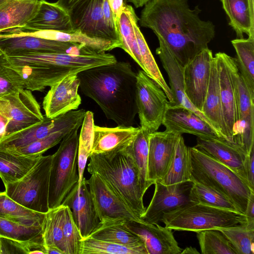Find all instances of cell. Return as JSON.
Segmentation results:
<instances>
[{
  "label": "cell",
  "mask_w": 254,
  "mask_h": 254,
  "mask_svg": "<svg viewBox=\"0 0 254 254\" xmlns=\"http://www.w3.org/2000/svg\"><path fill=\"white\" fill-rule=\"evenodd\" d=\"M189 0H151L142 10L139 22L151 29L160 47L168 50L183 66L208 48L215 37V25L200 19L201 10L191 9Z\"/></svg>",
  "instance_id": "1"
},
{
  "label": "cell",
  "mask_w": 254,
  "mask_h": 254,
  "mask_svg": "<svg viewBox=\"0 0 254 254\" xmlns=\"http://www.w3.org/2000/svg\"><path fill=\"white\" fill-rule=\"evenodd\" d=\"M136 75L129 63L117 61L77 73L82 93L97 104L108 119L127 127L132 126L137 114Z\"/></svg>",
  "instance_id": "2"
},
{
  "label": "cell",
  "mask_w": 254,
  "mask_h": 254,
  "mask_svg": "<svg viewBox=\"0 0 254 254\" xmlns=\"http://www.w3.org/2000/svg\"><path fill=\"white\" fill-rule=\"evenodd\" d=\"M1 57L5 64L19 76L25 88L31 91H42L69 75L117 61L112 54L86 48L77 54H3Z\"/></svg>",
  "instance_id": "3"
},
{
  "label": "cell",
  "mask_w": 254,
  "mask_h": 254,
  "mask_svg": "<svg viewBox=\"0 0 254 254\" xmlns=\"http://www.w3.org/2000/svg\"><path fill=\"white\" fill-rule=\"evenodd\" d=\"M127 147L113 154H91L87 171L90 174H98L140 217L145 209L143 201L144 195L139 184L138 169Z\"/></svg>",
  "instance_id": "4"
},
{
  "label": "cell",
  "mask_w": 254,
  "mask_h": 254,
  "mask_svg": "<svg viewBox=\"0 0 254 254\" xmlns=\"http://www.w3.org/2000/svg\"><path fill=\"white\" fill-rule=\"evenodd\" d=\"M190 181L211 188L228 197L245 214L249 199L254 192L247 182L230 168L203 150L190 147Z\"/></svg>",
  "instance_id": "5"
},
{
  "label": "cell",
  "mask_w": 254,
  "mask_h": 254,
  "mask_svg": "<svg viewBox=\"0 0 254 254\" xmlns=\"http://www.w3.org/2000/svg\"><path fill=\"white\" fill-rule=\"evenodd\" d=\"M161 222L171 230L196 233L247 225L245 215L239 211L192 202L164 213Z\"/></svg>",
  "instance_id": "6"
},
{
  "label": "cell",
  "mask_w": 254,
  "mask_h": 254,
  "mask_svg": "<svg viewBox=\"0 0 254 254\" xmlns=\"http://www.w3.org/2000/svg\"><path fill=\"white\" fill-rule=\"evenodd\" d=\"M78 129H75L65 136L57 151L52 155L49 181V209L61 205L72 188L78 182Z\"/></svg>",
  "instance_id": "7"
},
{
  "label": "cell",
  "mask_w": 254,
  "mask_h": 254,
  "mask_svg": "<svg viewBox=\"0 0 254 254\" xmlns=\"http://www.w3.org/2000/svg\"><path fill=\"white\" fill-rule=\"evenodd\" d=\"M52 155H42L22 178L4 185L6 194L22 206L46 213L49 209V192Z\"/></svg>",
  "instance_id": "8"
},
{
  "label": "cell",
  "mask_w": 254,
  "mask_h": 254,
  "mask_svg": "<svg viewBox=\"0 0 254 254\" xmlns=\"http://www.w3.org/2000/svg\"><path fill=\"white\" fill-rule=\"evenodd\" d=\"M136 103L141 128L149 133L156 131L169 102L164 91L142 70L136 75Z\"/></svg>",
  "instance_id": "9"
},
{
  "label": "cell",
  "mask_w": 254,
  "mask_h": 254,
  "mask_svg": "<svg viewBox=\"0 0 254 254\" xmlns=\"http://www.w3.org/2000/svg\"><path fill=\"white\" fill-rule=\"evenodd\" d=\"M86 111L84 109L68 112L54 118L44 116L40 123L0 140V148L13 150L23 147L53 133L74 130L82 125Z\"/></svg>",
  "instance_id": "10"
},
{
  "label": "cell",
  "mask_w": 254,
  "mask_h": 254,
  "mask_svg": "<svg viewBox=\"0 0 254 254\" xmlns=\"http://www.w3.org/2000/svg\"><path fill=\"white\" fill-rule=\"evenodd\" d=\"M103 1L79 0L72 6L67 12L73 30L89 37L121 43L118 34L111 29L105 21Z\"/></svg>",
  "instance_id": "11"
},
{
  "label": "cell",
  "mask_w": 254,
  "mask_h": 254,
  "mask_svg": "<svg viewBox=\"0 0 254 254\" xmlns=\"http://www.w3.org/2000/svg\"><path fill=\"white\" fill-rule=\"evenodd\" d=\"M229 63L235 87L239 115L234 143L248 154L254 146V97L240 73L235 58L229 56Z\"/></svg>",
  "instance_id": "12"
},
{
  "label": "cell",
  "mask_w": 254,
  "mask_h": 254,
  "mask_svg": "<svg viewBox=\"0 0 254 254\" xmlns=\"http://www.w3.org/2000/svg\"><path fill=\"white\" fill-rule=\"evenodd\" d=\"M154 185L152 199L140 217L144 223L159 224L164 213L191 203L189 198L191 181L171 185H165L156 181Z\"/></svg>",
  "instance_id": "13"
},
{
  "label": "cell",
  "mask_w": 254,
  "mask_h": 254,
  "mask_svg": "<svg viewBox=\"0 0 254 254\" xmlns=\"http://www.w3.org/2000/svg\"><path fill=\"white\" fill-rule=\"evenodd\" d=\"M86 182L100 221L122 219L144 223L109 188L98 174H91Z\"/></svg>",
  "instance_id": "14"
},
{
  "label": "cell",
  "mask_w": 254,
  "mask_h": 254,
  "mask_svg": "<svg viewBox=\"0 0 254 254\" xmlns=\"http://www.w3.org/2000/svg\"><path fill=\"white\" fill-rule=\"evenodd\" d=\"M213 57L211 50L208 48L199 52L184 66L185 92L192 104L200 111L208 86Z\"/></svg>",
  "instance_id": "15"
},
{
  "label": "cell",
  "mask_w": 254,
  "mask_h": 254,
  "mask_svg": "<svg viewBox=\"0 0 254 254\" xmlns=\"http://www.w3.org/2000/svg\"><path fill=\"white\" fill-rule=\"evenodd\" d=\"M3 97L7 102L10 119L3 137L25 129L44 119L40 106L30 90L19 89Z\"/></svg>",
  "instance_id": "16"
},
{
  "label": "cell",
  "mask_w": 254,
  "mask_h": 254,
  "mask_svg": "<svg viewBox=\"0 0 254 254\" xmlns=\"http://www.w3.org/2000/svg\"><path fill=\"white\" fill-rule=\"evenodd\" d=\"M180 135L166 129L149 133L147 181L150 187L160 182L167 173Z\"/></svg>",
  "instance_id": "17"
},
{
  "label": "cell",
  "mask_w": 254,
  "mask_h": 254,
  "mask_svg": "<svg viewBox=\"0 0 254 254\" xmlns=\"http://www.w3.org/2000/svg\"><path fill=\"white\" fill-rule=\"evenodd\" d=\"M229 56L218 52L215 55L219 71L220 94L227 140L234 143L239 123L236 92L229 63Z\"/></svg>",
  "instance_id": "18"
},
{
  "label": "cell",
  "mask_w": 254,
  "mask_h": 254,
  "mask_svg": "<svg viewBox=\"0 0 254 254\" xmlns=\"http://www.w3.org/2000/svg\"><path fill=\"white\" fill-rule=\"evenodd\" d=\"M86 180L83 178L79 187L76 184L62 203L71 210L82 239L88 237L100 222Z\"/></svg>",
  "instance_id": "19"
},
{
  "label": "cell",
  "mask_w": 254,
  "mask_h": 254,
  "mask_svg": "<svg viewBox=\"0 0 254 254\" xmlns=\"http://www.w3.org/2000/svg\"><path fill=\"white\" fill-rule=\"evenodd\" d=\"M79 84L77 74H73L50 86L42 103L45 116L54 118L77 110L81 103L78 93Z\"/></svg>",
  "instance_id": "20"
},
{
  "label": "cell",
  "mask_w": 254,
  "mask_h": 254,
  "mask_svg": "<svg viewBox=\"0 0 254 254\" xmlns=\"http://www.w3.org/2000/svg\"><path fill=\"white\" fill-rule=\"evenodd\" d=\"M21 36L73 43L79 44L97 53L106 52L121 47V44L119 42L89 37L77 30L71 32H63L54 30H36L22 27L10 30L0 35V39Z\"/></svg>",
  "instance_id": "21"
},
{
  "label": "cell",
  "mask_w": 254,
  "mask_h": 254,
  "mask_svg": "<svg viewBox=\"0 0 254 254\" xmlns=\"http://www.w3.org/2000/svg\"><path fill=\"white\" fill-rule=\"evenodd\" d=\"M162 125L166 130L178 134L189 133L197 137L222 138L207 123L193 112L170 103Z\"/></svg>",
  "instance_id": "22"
},
{
  "label": "cell",
  "mask_w": 254,
  "mask_h": 254,
  "mask_svg": "<svg viewBox=\"0 0 254 254\" xmlns=\"http://www.w3.org/2000/svg\"><path fill=\"white\" fill-rule=\"evenodd\" d=\"M125 225L142 240L148 254H181L183 250L172 230L165 226L128 221L125 222Z\"/></svg>",
  "instance_id": "23"
},
{
  "label": "cell",
  "mask_w": 254,
  "mask_h": 254,
  "mask_svg": "<svg viewBox=\"0 0 254 254\" xmlns=\"http://www.w3.org/2000/svg\"><path fill=\"white\" fill-rule=\"evenodd\" d=\"M83 48L85 47L73 43L28 36H15L0 39V49L6 56L28 53H67L71 49H75L80 51Z\"/></svg>",
  "instance_id": "24"
},
{
  "label": "cell",
  "mask_w": 254,
  "mask_h": 254,
  "mask_svg": "<svg viewBox=\"0 0 254 254\" xmlns=\"http://www.w3.org/2000/svg\"><path fill=\"white\" fill-rule=\"evenodd\" d=\"M194 146L230 168L248 184L245 169L248 154L238 145L222 138L197 137Z\"/></svg>",
  "instance_id": "25"
},
{
  "label": "cell",
  "mask_w": 254,
  "mask_h": 254,
  "mask_svg": "<svg viewBox=\"0 0 254 254\" xmlns=\"http://www.w3.org/2000/svg\"><path fill=\"white\" fill-rule=\"evenodd\" d=\"M139 129L140 127H107L95 125L91 154H110L124 150L131 143Z\"/></svg>",
  "instance_id": "26"
},
{
  "label": "cell",
  "mask_w": 254,
  "mask_h": 254,
  "mask_svg": "<svg viewBox=\"0 0 254 254\" xmlns=\"http://www.w3.org/2000/svg\"><path fill=\"white\" fill-rule=\"evenodd\" d=\"M156 54L159 57L162 65L168 76L169 87L174 99V103L172 104L183 107L193 112L207 123L217 132L206 117L192 104L186 96L184 90L183 80L184 66L166 49L158 47L156 50Z\"/></svg>",
  "instance_id": "27"
},
{
  "label": "cell",
  "mask_w": 254,
  "mask_h": 254,
  "mask_svg": "<svg viewBox=\"0 0 254 254\" xmlns=\"http://www.w3.org/2000/svg\"><path fill=\"white\" fill-rule=\"evenodd\" d=\"M201 111L219 135L227 140L220 98L219 71L217 61L214 57L211 64L208 86Z\"/></svg>",
  "instance_id": "28"
},
{
  "label": "cell",
  "mask_w": 254,
  "mask_h": 254,
  "mask_svg": "<svg viewBox=\"0 0 254 254\" xmlns=\"http://www.w3.org/2000/svg\"><path fill=\"white\" fill-rule=\"evenodd\" d=\"M24 27L63 32L74 31L68 12L56 2L50 3L45 0L40 2L37 13Z\"/></svg>",
  "instance_id": "29"
},
{
  "label": "cell",
  "mask_w": 254,
  "mask_h": 254,
  "mask_svg": "<svg viewBox=\"0 0 254 254\" xmlns=\"http://www.w3.org/2000/svg\"><path fill=\"white\" fill-rule=\"evenodd\" d=\"M40 4L23 0H0V35L25 26L37 13Z\"/></svg>",
  "instance_id": "30"
},
{
  "label": "cell",
  "mask_w": 254,
  "mask_h": 254,
  "mask_svg": "<svg viewBox=\"0 0 254 254\" xmlns=\"http://www.w3.org/2000/svg\"><path fill=\"white\" fill-rule=\"evenodd\" d=\"M237 38H254V0H220Z\"/></svg>",
  "instance_id": "31"
},
{
  "label": "cell",
  "mask_w": 254,
  "mask_h": 254,
  "mask_svg": "<svg viewBox=\"0 0 254 254\" xmlns=\"http://www.w3.org/2000/svg\"><path fill=\"white\" fill-rule=\"evenodd\" d=\"M126 221L112 219L100 221L97 227L88 237L128 247L146 250L142 240L125 226Z\"/></svg>",
  "instance_id": "32"
},
{
  "label": "cell",
  "mask_w": 254,
  "mask_h": 254,
  "mask_svg": "<svg viewBox=\"0 0 254 254\" xmlns=\"http://www.w3.org/2000/svg\"><path fill=\"white\" fill-rule=\"evenodd\" d=\"M42 155H22L0 148V178L4 185L18 181Z\"/></svg>",
  "instance_id": "33"
},
{
  "label": "cell",
  "mask_w": 254,
  "mask_h": 254,
  "mask_svg": "<svg viewBox=\"0 0 254 254\" xmlns=\"http://www.w3.org/2000/svg\"><path fill=\"white\" fill-rule=\"evenodd\" d=\"M190 177V147L186 145L181 134L177 141L174 155L168 170L160 182L165 185H171L191 181Z\"/></svg>",
  "instance_id": "34"
},
{
  "label": "cell",
  "mask_w": 254,
  "mask_h": 254,
  "mask_svg": "<svg viewBox=\"0 0 254 254\" xmlns=\"http://www.w3.org/2000/svg\"><path fill=\"white\" fill-rule=\"evenodd\" d=\"M138 18L131 5L126 3L118 23V33L121 48L127 52L140 66L141 57L133 23Z\"/></svg>",
  "instance_id": "35"
},
{
  "label": "cell",
  "mask_w": 254,
  "mask_h": 254,
  "mask_svg": "<svg viewBox=\"0 0 254 254\" xmlns=\"http://www.w3.org/2000/svg\"><path fill=\"white\" fill-rule=\"evenodd\" d=\"M231 43L236 51L235 60L239 71L254 97V38H237Z\"/></svg>",
  "instance_id": "36"
},
{
  "label": "cell",
  "mask_w": 254,
  "mask_h": 254,
  "mask_svg": "<svg viewBox=\"0 0 254 254\" xmlns=\"http://www.w3.org/2000/svg\"><path fill=\"white\" fill-rule=\"evenodd\" d=\"M45 213L27 208L0 192V217L26 225L43 226Z\"/></svg>",
  "instance_id": "37"
},
{
  "label": "cell",
  "mask_w": 254,
  "mask_h": 254,
  "mask_svg": "<svg viewBox=\"0 0 254 254\" xmlns=\"http://www.w3.org/2000/svg\"><path fill=\"white\" fill-rule=\"evenodd\" d=\"M0 237L20 243H33L44 246L42 226L26 225L1 217Z\"/></svg>",
  "instance_id": "38"
},
{
  "label": "cell",
  "mask_w": 254,
  "mask_h": 254,
  "mask_svg": "<svg viewBox=\"0 0 254 254\" xmlns=\"http://www.w3.org/2000/svg\"><path fill=\"white\" fill-rule=\"evenodd\" d=\"M63 205L50 208L45 213L42 226V237L44 249L56 248L65 254L63 233Z\"/></svg>",
  "instance_id": "39"
},
{
  "label": "cell",
  "mask_w": 254,
  "mask_h": 254,
  "mask_svg": "<svg viewBox=\"0 0 254 254\" xmlns=\"http://www.w3.org/2000/svg\"><path fill=\"white\" fill-rule=\"evenodd\" d=\"M149 134L140 127L134 139L127 147L138 170L139 184L143 195L150 187L147 181Z\"/></svg>",
  "instance_id": "40"
},
{
  "label": "cell",
  "mask_w": 254,
  "mask_h": 254,
  "mask_svg": "<svg viewBox=\"0 0 254 254\" xmlns=\"http://www.w3.org/2000/svg\"><path fill=\"white\" fill-rule=\"evenodd\" d=\"M189 198L192 203L239 211L228 197L214 189L197 182H192Z\"/></svg>",
  "instance_id": "41"
},
{
  "label": "cell",
  "mask_w": 254,
  "mask_h": 254,
  "mask_svg": "<svg viewBox=\"0 0 254 254\" xmlns=\"http://www.w3.org/2000/svg\"><path fill=\"white\" fill-rule=\"evenodd\" d=\"M148 254L146 250L131 248L91 237L81 239L78 254Z\"/></svg>",
  "instance_id": "42"
},
{
  "label": "cell",
  "mask_w": 254,
  "mask_h": 254,
  "mask_svg": "<svg viewBox=\"0 0 254 254\" xmlns=\"http://www.w3.org/2000/svg\"><path fill=\"white\" fill-rule=\"evenodd\" d=\"M202 254H236L226 237L217 229L196 232Z\"/></svg>",
  "instance_id": "43"
},
{
  "label": "cell",
  "mask_w": 254,
  "mask_h": 254,
  "mask_svg": "<svg viewBox=\"0 0 254 254\" xmlns=\"http://www.w3.org/2000/svg\"><path fill=\"white\" fill-rule=\"evenodd\" d=\"M217 230L226 237L236 254H254V229L248 228L246 225Z\"/></svg>",
  "instance_id": "44"
},
{
  "label": "cell",
  "mask_w": 254,
  "mask_h": 254,
  "mask_svg": "<svg viewBox=\"0 0 254 254\" xmlns=\"http://www.w3.org/2000/svg\"><path fill=\"white\" fill-rule=\"evenodd\" d=\"M63 206V233L65 254H78L82 238L71 210L67 206Z\"/></svg>",
  "instance_id": "45"
},
{
  "label": "cell",
  "mask_w": 254,
  "mask_h": 254,
  "mask_svg": "<svg viewBox=\"0 0 254 254\" xmlns=\"http://www.w3.org/2000/svg\"><path fill=\"white\" fill-rule=\"evenodd\" d=\"M72 130L56 132L23 147L9 151L22 155H42L49 149L61 142L64 137Z\"/></svg>",
  "instance_id": "46"
},
{
  "label": "cell",
  "mask_w": 254,
  "mask_h": 254,
  "mask_svg": "<svg viewBox=\"0 0 254 254\" xmlns=\"http://www.w3.org/2000/svg\"><path fill=\"white\" fill-rule=\"evenodd\" d=\"M25 89L19 76L3 62L0 56V98Z\"/></svg>",
  "instance_id": "47"
},
{
  "label": "cell",
  "mask_w": 254,
  "mask_h": 254,
  "mask_svg": "<svg viewBox=\"0 0 254 254\" xmlns=\"http://www.w3.org/2000/svg\"><path fill=\"white\" fill-rule=\"evenodd\" d=\"M93 145L92 138L87 135H82L79 136L78 148V182L79 187L83 179L84 170L88 159L89 158Z\"/></svg>",
  "instance_id": "48"
},
{
  "label": "cell",
  "mask_w": 254,
  "mask_h": 254,
  "mask_svg": "<svg viewBox=\"0 0 254 254\" xmlns=\"http://www.w3.org/2000/svg\"><path fill=\"white\" fill-rule=\"evenodd\" d=\"M10 120L7 102L2 97L0 98V140L4 136Z\"/></svg>",
  "instance_id": "49"
},
{
  "label": "cell",
  "mask_w": 254,
  "mask_h": 254,
  "mask_svg": "<svg viewBox=\"0 0 254 254\" xmlns=\"http://www.w3.org/2000/svg\"><path fill=\"white\" fill-rule=\"evenodd\" d=\"M245 169L248 184L251 189L254 191V146L246 155Z\"/></svg>",
  "instance_id": "50"
},
{
  "label": "cell",
  "mask_w": 254,
  "mask_h": 254,
  "mask_svg": "<svg viewBox=\"0 0 254 254\" xmlns=\"http://www.w3.org/2000/svg\"><path fill=\"white\" fill-rule=\"evenodd\" d=\"M108 1L114 22L118 27L119 18L126 2L124 0H108Z\"/></svg>",
  "instance_id": "51"
},
{
  "label": "cell",
  "mask_w": 254,
  "mask_h": 254,
  "mask_svg": "<svg viewBox=\"0 0 254 254\" xmlns=\"http://www.w3.org/2000/svg\"><path fill=\"white\" fill-rule=\"evenodd\" d=\"M245 215L247 219V227L254 229V192L251 194Z\"/></svg>",
  "instance_id": "52"
},
{
  "label": "cell",
  "mask_w": 254,
  "mask_h": 254,
  "mask_svg": "<svg viewBox=\"0 0 254 254\" xmlns=\"http://www.w3.org/2000/svg\"><path fill=\"white\" fill-rule=\"evenodd\" d=\"M102 8L104 18L107 25L111 29L118 34L117 27L113 19L108 0H103Z\"/></svg>",
  "instance_id": "53"
},
{
  "label": "cell",
  "mask_w": 254,
  "mask_h": 254,
  "mask_svg": "<svg viewBox=\"0 0 254 254\" xmlns=\"http://www.w3.org/2000/svg\"><path fill=\"white\" fill-rule=\"evenodd\" d=\"M79 0H58L57 4L68 11Z\"/></svg>",
  "instance_id": "54"
},
{
  "label": "cell",
  "mask_w": 254,
  "mask_h": 254,
  "mask_svg": "<svg viewBox=\"0 0 254 254\" xmlns=\"http://www.w3.org/2000/svg\"><path fill=\"white\" fill-rule=\"evenodd\" d=\"M150 0H126L127 2L133 3L136 8H139L145 5Z\"/></svg>",
  "instance_id": "55"
},
{
  "label": "cell",
  "mask_w": 254,
  "mask_h": 254,
  "mask_svg": "<svg viewBox=\"0 0 254 254\" xmlns=\"http://www.w3.org/2000/svg\"><path fill=\"white\" fill-rule=\"evenodd\" d=\"M199 253L197 251L196 248L189 247H187L184 250H182L181 254H199Z\"/></svg>",
  "instance_id": "56"
},
{
  "label": "cell",
  "mask_w": 254,
  "mask_h": 254,
  "mask_svg": "<svg viewBox=\"0 0 254 254\" xmlns=\"http://www.w3.org/2000/svg\"><path fill=\"white\" fill-rule=\"evenodd\" d=\"M0 254H2V245L1 238L0 237Z\"/></svg>",
  "instance_id": "57"
},
{
  "label": "cell",
  "mask_w": 254,
  "mask_h": 254,
  "mask_svg": "<svg viewBox=\"0 0 254 254\" xmlns=\"http://www.w3.org/2000/svg\"><path fill=\"white\" fill-rule=\"evenodd\" d=\"M23 0L40 3L41 2H42V1H43L44 0Z\"/></svg>",
  "instance_id": "58"
},
{
  "label": "cell",
  "mask_w": 254,
  "mask_h": 254,
  "mask_svg": "<svg viewBox=\"0 0 254 254\" xmlns=\"http://www.w3.org/2000/svg\"><path fill=\"white\" fill-rule=\"evenodd\" d=\"M3 52H2V51L0 49V56L2 55H3Z\"/></svg>",
  "instance_id": "59"
}]
</instances>
